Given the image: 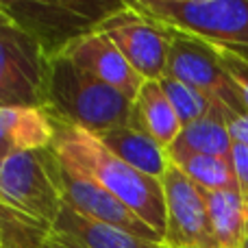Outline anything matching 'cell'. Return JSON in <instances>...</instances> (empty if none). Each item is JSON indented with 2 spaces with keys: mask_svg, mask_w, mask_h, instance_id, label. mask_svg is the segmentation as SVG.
<instances>
[{
  "mask_svg": "<svg viewBox=\"0 0 248 248\" xmlns=\"http://www.w3.org/2000/svg\"><path fill=\"white\" fill-rule=\"evenodd\" d=\"M231 163H233V170H235L240 194L248 201V146H242V144H235V141H233Z\"/></svg>",
  "mask_w": 248,
  "mask_h": 248,
  "instance_id": "21",
  "label": "cell"
},
{
  "mask_svg": "<svg viewBox=\"0 0 248 248\" xmlns=\"http://www.w3.org/2000/svg\"><path fill=\"white\" fill-rule=\"evenodd\" d=\"M166 77H172L194 90L207 94L211 100L224 107L231 116L246 113L244 100L233 78L222 65V57L214 46L194 35L174 31L168 55Z\"/></svg>",
  "mask_w": 248,
  "mask_h": 248,
  "instance_id": "7",
  "label": "cell"
},
{
  "mask_svg": "<svg viewBox=\"0 0 248 248\" xmlns=\"http://www.w3.org/2000/svg\"><path fill=\"white\" fill-rule=\"evenodd\" d=\"M242 248H248V229H246V235H244V242H242Z\"/></svg>",
  "mask_w": 248,
  "mask_h": 248,
  "instance_id": "24",
  "label": "cell"
},
{
  "mask_svg": "<svg viewBox=\"0 0 248 248\" xmlns=\"http://www.w3.org/2000/svg\"><path fill=\"white\" fill-rule=\"evenodd\" d=\"M0 248H4V246H0Z\"/></svg>",
  "mask_w": 248,
  "mask_h": 248,
  "instance_id": "27",
  "label": "cell"
},
{
  "mask_svg": "<svg viewBox=\"0 0 248 248\" xmlns=\"http://www.w3.org/2000/svg\"><path fill=\"white\" fill-rule=\"evenodd\" d=\"M4 22H9V20H7V17H4V13L0 11V24H4Z\"/></svg>",
  "mask_w": 248,
  "mask_h": 248,
  "instance_id": "25",
  "label": "cell"
},
{
  "mask_svg": "<svg viewBox=\"0 0 248 248\" xmlns=\"http://www.w3.org/2000/svg\"><path fill=\"white\" fill-rule=\"evenodd\" d=\"M50 59L11 22L0 24V109H46Z\"/></svg>",
  "mask_w": 248,
  "mask_h": 248,
  "instance_id": "6",
  "label": "cell"
},
{
  "mask_svg": "<svg viewBox=\"0 0 248 248\" xmlns=\"http://www.w3.org/2000/svg\"><path fill=\"white\" fill-rule=\"evenodd\" d=\"M233 140L227 126V118L209 116L181 128L174 144L168 148V157L181 155H214V157H231Z\"/></svg>",
  "mask_w": 248,
  "mask_h": 248,
  "instance_id": "17",
  "label": "cell"
},
{
  "mask_svg": "<svg viewBox=\"0 0 248 248\" xmlns=\"http://www.w3.org/2000/svg\"><path fill=\"white\" fill-rule=\"evenodd\" d=\"M161 248H168V246H161Z\"/></svg>",
  "mask_w": 248,
  "mask_h": 248,
  "instance_id": "26",
  "label": "cell"
},
{
  "mask_svg": "<svg viewBox=\"0 0 248 248\" xmlns=\"http://www.w3.org/2000/svg\"><path fill=\"white\" fill-rule=\"evenodd\" d=\"M46 248H81V246H78L77 242H72V240H68V237H63V235H59V233L52 231Z\"/></svg>",
  "mask_w": 248,
  "mask_h": 248,
  "instance_id": "23",
  "label": "cell"
},
{
  "mask_svg": "<svg viewBox=\"0 0 248 248\" xmlns=\"http://www.w3.org/2000/svg\"><path fill=\"white\" fill-rule=\"evenodd\" d=\"M50 120L55 126L52 148L57 157L92 176L166 240V198L161 181L116 157L94 133L63 120Z\"/></svg>",
  "mask_w": 248,
  "mask_h": 248,
  "instance_id": "1",
  "label": "cell"
},
{
  "mask_svg": "<svg viewBox=\"0 0 248 248\" xmlns=\"http://www.w3.org/2000/svg\"><path fill=\"white\" fill-rule=\"evenodd\" d=\"M126 4V0H0V11L29 33L52 61L100 31Z\"/></svg>",
  "mask_w": 248,
  "mask_h": 248,
  "instance_id": "2",
  "label": "cell"
},
{
  "mask_svg": "<svg viewBox=\"0 0 248 248\" xmlns=\"http://www.w3.org/2000/svg\"><path fill=\"white\" fill-rule=\"evenodd\" d=\"M220 57H222L224 70L229 72V77L233 78L235 87L240 90V96H242V100H244V107L248 111V61L240 59V57H235V55H229V52H220Z\"/></svg>",
  "mask_w": 248,
  "mask_h": 248,
  "instance_id": "20",
  "label": "cell"
},
{
  "mask_svg": "<svg viewBox=\"0 0 248 248\" xmlns=\"http://www.w3.org/2000/svg\"><path fill=\"white\" fill-rule=\"evenodd\" d=\"M100 31L116 44L144 81H161L166 77L174 29L126 4V9L109 17Z\"/></svg>",
  "mask_w": 248,
  "mask_h": 248,
  "instance_id": "8",
  "label": "cell"
},
{
  "mask_svg": "<svg viewBox=\"0 0 248 248\" xmlns=\"http://www.w3.org/2000/svg\"><path fill=\"white\" fill-rule=\"evenodd\" d=\"M128 126L150 135L166 150L174 144L183 124L179 122V116L159 81H146L141 85L137 98L133 100Z\"/></svg>",
  "mask_w": 248,
  "mask_h": 248,
  "instance_id": "13",
  "label": "cell"
},
{
  "mask_svg": "<svg viewBox=\"0 0 248 248\" xmlns=\"http://www.w3.org/2000/svg\"><path fill=\"white\" fill-rule=\"evenodd\" d=\"M96 137L116 157H120L128 166H133L135 170L144 172L148 176H155V179L161 181L163 174L168 172V168H170L168 150L161 144H157L150 135H146V133L137 131L133 126L113 128V131L100 133Z\"/></svg>",
  "mask_w": 248,
  "mask_h": 248,
  "instance_id": "15",
  "label": "cell"
},
{
  "mask_svg": "<svg viewBox=\"0 0 248 248\" xmlns=\"http://www.w3.org/2000/svg\"><path fill=\"white\" fill-rule=\"evenodd\" d=\"M159 83H161L163 92H166L168 100H170V105L174 107L176 116H179V122L183 124V126L202 120V118H209V116H222V118H227V120L231 118V113H229L227 109L220 107V105L216 103V100H211L207 94H202V92L176 81V78L163 77Z\"/></svg>",
  "mask_w": 248,
  "mask_h": 248,
  "instance_id": "19",
  "label": "cell"
},
{
  "mask_svg": "<svg viewBox=\"0 0 248 248\" xmlns=\"http://www.w3.org/2000/svg\"><path fill=\"white\" fill-rule=\"evenodd\" d=\"M133 103L100 78L74 65L68 57L50 61L46 109L55 120L90 131L94 135L128 126Z\"/></svg>",
  "mask_w": 248,
  "mask_h": 248,
  "instance_id": "3",
  "label": "cell"
},
{
  "mask_svg": "<svg viewBox=\"0 0 248 248\" xmlns=\"http://www.w3.org/2000/svg\"><path fill=\"white\" fill-rule=\"evenodd\" d=\"M63 57H68L74 65L90 72L92 77L107 83L109 87L118 90L131 103L137 98L141 85L146 83L103 31H96V33L83 37Z\"/></svg>",
  "mask_w": 248,
  "mask_h": 248,
  "instance_id": "11",
  "label": "cell"
},
{
  "mask_svg": "<svg viewBox=\"0 0 248 248\" xmlns=\"http://www.w3.org/2000/svg\"><path fill=\"white\" fill-rule=\"evenodd\" d=\"M227 126H229V133H231V140L235 144L248 146V111L231 116L227 120Z\"/></svg>",
  "mask_w": 248,
  "mask_h": 248,
  "instance_id": "22",
  "label": "cell"
},
{
  "mask_svg": "<svg viewBox=\"0 0 248 248\" xmlns=\"http://www.w3.org/2000/svg\"><path fill=\"white\" fill-rule=\"evenodd\" d=\"M59 181H61L63 202L70 205L72 209H77L78 214L87 216L92 220H98V222L118 227L122 231H128L133 235L141 237V240L163 244V237L155 229H150L144 220L137 218L120 198H116L111 192H107L103 185L96 183L85 172L74 170L72 166L61 161Z\"/></svg>",
  "mask_w": 248,
  "mask_h": 248,
  "instance_id": "10",
  "label": "cell"
},
{
  "mask_svg": "<svg viewBox=\"0 0 248 248\" xmlns=\"http://www.w3.org/2000/svg\"><path fill=\"white\" fill-rule=\"evenodd\" d=\"M133 9L248 61V0H128Z\"/></svg>",
  "mask_w": 248,
  "mask_h": 248,
  "instance_id": "4",
  "label": "cell"
},
{
  "mask_svg": "<svg viewBox=\"0 0 248 248\" xmlns=\"http://www.w3.org/2000/svg\"><path fill=\"white\" fill-rule=\"evenodd\" d=\"M192 183L205 192H240L231 157L214 155H181L170 159Z\"/></svg>",
  "mask_w": 248,
  "mask_h": 248,
  "instance_id": "18",
  "label": "cell"
},
{
  "mask_svg": "<svg viewBox=\"0 0 248 248\" xmlns=\"http://www.w3.org/2000/svg\"><path fill=\"white\" fill-rule=\"evenodd\" d=\"M55 126L44 109H0V166L11 155L52 146Z\"/></svg>",
  "mask_w": 248,
  "mask_h": 248,
  "instance_id": "12",
  "label": "cell"
},
{
  "mask_svg": "<svg viewBox=\"0 0 248 248\" xmlns=\"http://www.w3.org/2000/svg\"><path fill=\"white\" fill-rule=\"evenodd\" d=\"M218 248H242L248 229V201L240 192H205Z\"/></svg>",
  "mask_w": 248,
  "mask_h": 248,
  "instance_id": "16",
  "label": "cell"
},
{
  "mask_svg": "<svg viewBox=\"0 0 248 248\" xmlns=\"http://www.w3.org/2000/svg\"><path fill=\"white\" fill-rule=\"evenodd\" d=\"M59 168L61 161L52 146L11 155L0 166V201L42 222L55 224L65 205Z\"/></svg>",
  "mask_w": 248,
  "mask_h": 248,
  "instance_id": "5",
  "label": "cell"
},
{
  "mask_svg": "<svg viewBox=\"0 0 248 248\" xmlns=\"http://www.w3.org/2000/svg\"><path fill=\"white\" fill-rule=\"evenodd\" d=\"M52 231L68 240L77 242L81 248H161L163 244L141 240L128 231H122L111 224L92 220L78 214L70 205H63L59 218L52 224Z\"/></svg>",
  "mask_w": 248,
  "mask_h": 248,
  "instance_id": "14",
  "label": "cell"
},
{
  "mask_svg": "<svg viewBox=\"0 0 248 248\" xmlns=\"http://www.w3.org/2000/svg\"><path fill=\"white\" fill-rule=\"evenodd\" d=\"M166 198V240L168 248H218L211 231L205 189L187 179L174 163L161 179Z\"/></svg>",
  "mask_w": 248,
  "mask_h": 248,
  "instance_id": "9",
  "label": "cell"
}]
</instances>
